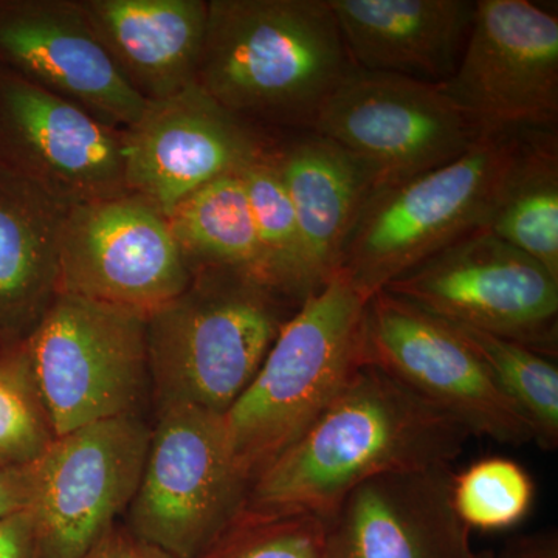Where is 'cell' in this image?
I'll return each instance as SVG.
<instances>
[{
    "label": "cell",
    "mask_w": 558,
    "mask_h": 558,
    "mask_svg": "<svg viewBox=\"0 0 558 558\" xmlns=\"http://www.w3.org/2000/svg\"><path fill=\"white\" fill-rule=\"evenodd\" d=\"M470 438L449 413L362 363L325 413L256 476L242 517L326 519L365 481L450 469Z\"/></svg>",
    "instance_id": "obj_1"
},
{
    "label": "cell",
    "mask_w": 558,
    "mask_h": 558,
    "mask_svg": "<svg viewBox=\"0 0 558 558\" xmlns=\"http://www.w3.org/2000/svg\"><path fill=\"white\" fill-rule=\"evenodd\" d=\"M354 68L329 0H208L196 86L258 130L312 131Z\"/></svg>",
    "instance_id": "obj_2"
},
{
    "label": "cell",
    "mask_w": 558,
    "mask_h": 558,
    "mask_svg": "<svg viewBox=\"0 0 558 558\" xmlns=\"http://www.w3.org/2000/svg\"><path fill=\"white\" fill-rule=\"evenodd\" d=\"M299 307L247 271H196L189 288L146 317L159 411L194 407L223 416Z\"/></svg>",
    "instance_id": "obj_3"
},
{
    "label": "cell",
    "mask_w": 558,
    "mask_h": 558,
    "mask_svg": "<svg viewBox=\"0 0 558 558\" xmlns=\"http://www.w3.org/2000/svg\"><path fill=\"white\" fill-rule=\"evenodd\" d=\"M366 299L336 274L282 326L245 391L223 414L227 438L255 481L310 429L362 365Z\"/></svg>",
    "instance_id": "obj_4"
},
{
    "label": "cell",
    "mask_w": 558,
    "mask_h": 558,
    "mask_svg": "<svg viewBox=\"0 0 558 558\" xmlns=\"http://www.w3.org/2000/svg\"><path fill=\"white\" fill-rule=\"evenodd\" d=\"M526 132L486 135L444 167L374 191L337 274L369 299L459 238L486 229Z\"/></svg>",
    "instance_id": "obj_5"
},
{
    "label": "cell",
    "mask_w": 558,
    "mask_h": 558,
    "mask_svg": "<svg viewBox=\"0 0 558 558\" xmlns=\"http://www.w3.org/2000/svg\"><path fill=\"white\" fill-rule=\"evenodd\" d=\"M250 487L222 414L160 410L128 529L171 557L205 558L236 526Z\"/></svg>",
    "instance_id": "obj_6"
},
{
    "label": "cell",
    "mask_w": 558,
    "mask_h": 558,
    "mask_svg": "<svg viewBox=\"0 0 558 558\" xmlns=\"http://www.w3.org/2000/svg\"><path fill=\"white\" fill-rule=\"evenodd\" d=\"M146 317L58 293L24 340L54 438L135 413L149 379Z\"/></svg>",
    "instance_id": "obj_7"
},
{
    "label": "cell",
    "mask_w": 558,
    "mask_h": 558,
    "mask_svg": "<svg viewBox=\"0 0 558 558\" xmlns=\"http://www.w3.org/2000/svg\"><path fill=\"white\" fill-rule=\"evenodd\" d=\"M384 290L451 325L557 354L558 279L490 230L459 238Z\"/></svg>",
    "instance_id": "obj_8"
},
{
    "label": "cell",
    "mask_w": 558,
    "mask_h": 558,
    "mask_svg": "<svg viewBox=\"0 0 558 558\" xmlns=\"http://www.w3.org/2000/svg\"><path fill=\"white\" fill-rule=\"evenodd\" d=\"M312 131L354 156L376 190L444 167L486 137L440 84L359 68L319 109Z\"/></svg>",
    "instance_id": "obj_9"
},
{
    "label": "cell",
    "mask_w": 558,
    "mask_h": 558,
    "mask_svg": "<svg viewBox=\"0 0 558 558\" xmlns=\"http://www.w3.org/2000/svg\"><path fill=\"white\" fill-rule=\"evenodd\" d=\"M362 363L384 369L461 422L472 436L506 446L534 440L527 418L449 323L387 290L366 303Z\"/></svg>",
    "instance_id": "obj_10"
},
{
    "label": "cell",
    "mask_w": 558,
    "mask_h": 558,
    "mask_svg": "<svg viewBox=\"0 0 558 558\" xmlns=\"http://www.w3.org/2000/svg\"><path fill=\"white\" fill-rule=\"evenodd\" d=\"M440 86L481 135L557 130L556 14L529 0H480L457 72Z\"/></svg>",
    "instance_id": "obj_11"
},
{
    "label": "cell",
    "mask_w": 558,
    "mask_h": 558,
    "mask_svg": "<svg viewBox=\"0 0 558 558\" xmlns=\"http://www.w3.org/2000/svg\"><path fill=\"white\" fill-rule=\"evenodd\" d=\"M150 432L137 413L58 436L32 462L40 557L81 558L130 508L148 454Z\"/></svg>",
    "instance_id": "obj_12"
},
{
    "label": "cell",
    "mask_w": 558,
    "mask_h": 558,
    "mask_svg": "<svg viewBox=\"0 0 558 558\" xmlns=\"http://www.w3.org/2000/svg\"><path fill=\"white\" fill-rule=\"evenodd\" d=\"M191 278L167 216L149 202L124 193L70 207L60 293L148 315L180 295Z\"/></svg>",
    "instance_id": "obj_13"
},
{
    "label": "cell",
    "mask_w": 558,
    "mask_h": 558,
    "mask_svg": "<svg viewBox=\"0 0 558 558\" xmlns=\"http://www.w3.org/2000/svg\"><path fill=\"white\" fill-rule=\"evenodd\" d=\"M0 171L70 207L120 196L123 131L0 65Z\"/></svg>",
    "instance_id": "obj_14"
},
{
    "label": "cell",
    "mask_w": 558,
    "mask_h": 558,
    "mask_svg": "<svg viewBox=\"0 0 558 558\" xmlns=\"http://www.w3.org/2000/svg\"><path fill=\"white\" fill-rule=\"evenodd\" d=\"M278 138L238 119L193 84L148 102L123 131L128 193L168 216L194 191L266 156Z\"/></svg>",
    "instance_id": "obj_15"
},
{
    "label": "cell",
    "mask_w": 558,
    "mask_h": 558,
    "mask_svg": "<svg viewBox=\"0 0 558 558\" xmlns=\"http://www.w3.org/2000/svg\"><path fill=\"white\" fill-rule=\"evenodd\" d=\"M0 65L116 130L148 106L102 49L81 0H0Z\"/></svg>",
    "instance_id": "obj_16"
},
{
    "label": "cell",
    "mask_w": 558,
    "mask_h": 558,
    "mask_svg": "<svg viewBox=\"0 0 558 558\" xmlns=\"http://www.w3.org/2000/svg\"><path fill=\"white\" fill-rule=\"evenodd\" d=\"M450 469L388 473L325 519L323 558H476L451 502Z\"/></svg>",
    "instance_id": "obj_17"
},
{
    "label": "cell",
    "mask_w": 558,
    "mask_h": 558,
    "mask_svg": "<svg viewBox=\"0 0 558 558\" xmlns=\"http://www.w3.org/2000/svg\"><path fill=\"white\" fill-rule=\"evenodd\" d=\"M355 68L442 84L457 72L476 2L329 0Z\"/></svg>",
    "instance_id": "obj_18"
},
{
    "label": "cell",
    "mask_w": 558,
    "mask_h": 558,
    "mask_svg": "<svg viewBox=\"0 0 558 558\" xmlns=\"http://www.w3.org/2000/svg\"><path fill=\"white\" fill-rule=\"evenodd\" d=\"M95 36L146 102L196 84L208 0H81Z\"/></svg>",
    "instance_id": "obj_19"
},
{
    "label": "cell",
    "mask_w": 558,
    "mask_h": 558,
    "mask_svg": "<svg viewBox=\"0 0 558 558\" xmlns=\"http://www.w3.org/2000/svg\"><path fill=\"white\" fill-rule=\"evenodd\" d=\"M274 161L322 289L339 270L352 230L376 190L374 180L347 149L315 131L279 135Z\"/></svg>",
    "instance_id": "obj_20"
},
{
    "label": "cell",
    "mask_w": 558,
    "mask_h": 558,
    "mask_svg": "<svg viewBox=\"0 0 558 558\" xmlns=\"http://www.w3.org/2000/svg\"><path fill=\"white\" fill-rule=\"evenodd\" d=\"M69 209L0 171V339H27L60 293Z\"/></svg>",
    "instance_id": "obj_21"
},
{
    "label": "cell",
    "mask_w": 558,
    "mask_h": 558,
    "mask_svg": "<svg viewBox=\"0 0 558 558\" xmlns=\"http://www.w3.org/2000/svg\"><path fill=\"white\" fill-rule=\"evenodd\" d=\"M167 219L191 274L233 269L247 271L263 282L255 220L241 172L194 191Z\"/></svg>",
    "instance_id": "obj_22"
},
{
    "label": "cell",
    "mask_w": 558,
    "mask_h": 558,
    "mask_svg": "<svg viewBox=\"0 0 558 558\" xmlns=\"http://www.w3.org/2000/svg\"><path fill=\"white\" fill-rule=\"evenodd\" d=\"M487 230L558 279V137L527 131Z\"/></svg>",
    "instance_id": "obj_23"
},
{
    "label": "cell",
    "mask_w": 558,
    "mask_h": 558,
    "mask_svg": "<svg viewBox=\"0 0 558 558\" xmlns=\"http://www.w3.org/2000/svg\"><path fill=\"white\" fill-rule=\"evenodd\" d=\"M275 146L244 168L241 175L255 220L260 279L301 306L318 292L319 286L312 274L292 204L275 167Z\"/></svg>",
    "instance_id": "obj_24"
},
{
    "label": "cell",
    "mask_w": 558,
    "mask_h": 558,
    "mask_svg": "<svg viewBox=\"0 0 558 558\" xmlns=\"http://www.w3.org/2000/svg\"><path fill=\"white\" fill-rule=\"evenodd\" d=\"M531 424L542 449L558 446V369L549 357L484 330L451 325Z\"/></svg>",
    "instance_id": "obj_25"
},
{
    "label": "cell",
    "mask_w": 558,
    "mask_h": 558,
    "mask_svg": "<svg viewBox=\"0 0 558 558\" xmlns=\"http://www.w3.org/2000/svg\"><path fill=\"white\" fill-rule=\"evenodd\" d=\"M53 439L24 341L0 339V464H32Z\"/></svg>",
    "instance_id": "obj_26"
},
{
    "label": "cell",
    "mask_w": 558,
    "mask_h": 558,
    "mask_svg": "<svg viewBox=\"0 0 558 558\" xmlns=\"http://www.w3.org/2000/svg\"><path fill=\"white\" fill-rule=\"evenodd\" d=\"M534 501V483L519 462L481 459L451 478V502L459 520L481 531L519 524Z\"/></svg>",
    "instance_id": "obj_27"
},
{
    "label": "cell",
    "mask_w": 558,
    "mask_h": 558,
    "mask_svg": "<svg viewBox=\"0 0 558 558\" xmlns=\"http://www.w3.org/2000/svg\"><path fill=\"white\" fill-rule=\"evenodd\" d=\"M325 519L312 513L253 520L236 526L205 558H323Z\"/></svg>",
    "instance_id": "obj_28"
},
{
    "label": "cell",
    "mask_w": 558,
    "mask_h": 558,
    "mask_svg": "<svg viewBox=\"0 0 558 558\" xmlns=\"http://www.w3.org/2000/svg\"><path fill=\"white\" fill-rule=\"evenodd\" d=\"M0 558H43L32 510L0 520Z\"/></svg>",
    "instance_id": "obj_29"
},
{
    "label": "cell",
    "mask_w": 558,
    "mask_h": 558,
    "mask_svg": "<svg viewBox=\"0 0 558 558\" xmlns=\"http://www.w3.org/2000/svg\"><path fill=\"white\" fill-rule=\"evenodd\" d=\"M35 501L32 464H0V520L31 510Z\"/></svg>",
    "instance_id": "obj_30"
},
{
    "label": "cell",
    "mask_w": 558,
    "mask_h": 558,
    "mask_svg": "<svg viewBox=\"0 0 558 558\" xmlns=\"http://www.w3.org/2000/svg\"><path fill=\"white\" fill-rule=\"evenodd\" d=\"M81 558H174L132 534L130 529L113 527Z\"/></svg>",
    "instance_id": "obj_31"
},
{
    "label": "cell",
    "mask_w": 558,
    "mask_h": 558,
    "mask_svg": "<svg viewBox=\"0 0 558 558\" xmlns=\"http://www.w3.org/2000/svg\"><path fill=\"white\" fill-rule=\"evenodd\" d=\"M499 558H558L557 531L535 532L510 539Z\"/></svg>",
    "instance_id": "obj_32"
},
{
    "label": "cell",
    "mask_w": 558,
    "mask_h": 558,
    "mask_svg": "<svg viewBox=\"0 0 558 558\" xmlns=\"http://www.w3.org/2000/svg\"><path fill=\"white\" fill-rule=\"evenodd\" d=\"M476 558H484V557L476 556Z\"/></svg>",
    "instance_id": "obj_33"
}]
</instances>
